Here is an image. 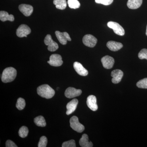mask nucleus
<instances>
[{"instance_id": "f257e3e1", "label": "nucleus", "mask_w": 147, "mask_h": 147, "mask_svg": "<svg viewBox=\"0 0 147 147\" xmlns=\"http://www.w3.org/2000/svg\"><path fill=\"white\" fill-rule=\"evenodd\" d=\"M37 92L40 96L47 99L52 98L55 94V91L47 84L40 86L37 88Z\"/></svg>"}, {"instance_id": "f03ea898", "label": "nucleus", "mask_w": 147, "mask_h": 147, "mask_svg": "<svg viewBox=\"0 0 147 147\" xmlns=\"http://www.w3.org/2000/svg\"><path fill=\"white\" fill-rule=\"evenodd\" d=\"M17 71L15 68L9 67L5 68L2 74L1 80L3 83H9L13 81L16 78Z\"/></svg>"}, {"instance_id": "7ed1b4c3", "label": "nucleus", "mask_w": 147, "mask_h": 147, "mask_svg": "<svg viewBox=\"0 0 147 147\" xmlns=\"http://www.w3.org/2000/svg\"><path fill=\"white\" fill-rule=\"evenodd\" d=\"M70 125L71 128L77 132L81 133L85 129V127L79 122V119L76 116H73L70 119Z\"/></svg>"}, {"instance_id": "20e7f679", "label": "nucleus", "mask_w": 147, "mask_h": 147, "mask_svg": "<svg viewBox=\"0 0 147 147\" xmlns=\"http://www.w3.org/2000/svg\"><path fill=\"white\" fill-rule=\"evenodd\" d=\"M107 26L110 28L113 29L116 34L121 36L125 34L124 30L118 23L113 21H110L108 22Z\"/></svg>"}, {"instance_id": "39448f33", "label": "nucleus", "mask_w": 147, "mask_h": 147, "mask_svg": "<svg viewBox=\"0 0 147 147\" xmlns=\"http://www.w3.org/2000/svg\"><path fill=\"white\" fill-rule=\"evenodd\" d=\"M44 42L45 45L48 46V50L51 52H54L59 48V45L57 43L53 40L50 34H47L45 37Z\"/></svg>"}, {"instance_id": "423d86ee", "label": "nucleus", "mask_w": 147, "mask_h": 147, "mask_svg": "<svg viewBox=\"0 0 147 147\" xmlns=\"http://www.w3.org/2000/svg\"><path fill=\"white\" fill-rule=\"evenodd\" d=\"M47 63L51 65L54 67L60 66L63 63L61 56L58 54H53L51 55L50 57V60Z\"/></svg>"}, {"instance_id": "0eeeda50", "label": "nucleus", "mask_w": 147, "mask_h": 147, "mask_svg": "<svg viewBox=\"0 0 147 147\" xmlns=\"http://www.w3.org/2000/svg\"><path fill=\"white\" fill-rule=\"evenodd\" d=\"M31 32V30L28 26L25 24H22L16 30V34L19 37H27V35L30 34Z\"/></svg>"}, {"instance_id": "6e6552de", "label": "nucleus", "mask_w": 147, "mask_h": 147, "mask_svg": "<svg viewBox=\"0 0 147 147\" xmlns=\"http://www.w3.org/2000/svg\"><path fill=\"white\" fill-rule=\"evenodd\" d=\"M83 42L87 47H93L97 43V39L92 35L87 34L83 37Z\"/></svg>"}, {"instance_id": "1a4fd4ad", "label": "nucleus", "mask_w": 147, "mask_h": 147, "mask_svg": "<svg viewBox=\"0 0 147 147\" xmlns=\"http://www.w3.org/2000/svg\"><path fill=\"white\" fill-rule=\"evenodd\" d=\"M55 34L59 41L62 45H66L67 43V40L69 41L71 40L69 34L66 32H61L59 31H57L55 32Z\"/></svg>"}, {"instance_id": "9d476101", "label": "nucleus", "mask_w": 147, "mask_h": 147, "mask_svg": "<svg viewBox=\"0 0 147 147\" xmlns=\"http://www.w3.org/2000/svg\"><path fill=\"white\" fill-rule=\"evenodd\" d=\"M82 93V90L76 89L72 87H69L66 90L65 95L67 98H71L79 96Z\"/></svg>"}, {"instance_id": "9b49d317", "label": "nucleus", "mask_w": 147, "mask_h": 147, "mask_svg": "<svg viewBox=\"0 0 147 147\" xmlns=\"http://www.w3.org/2000/svg\"><path fill=\"white\" fill-rule=\"evenodd\" d=\"M103 67L107 69H110L113 67L115 63L114 58L109 56H105L101 59Z\"/></svg>"}, {"instance_id": "f8f14e48", "label": "nucleus", "mask_w": 147, "mask_h": 147, "mask_svg": "<svg viewBox=\"0 0 147 147\" xmlns=\"http://www.w3.org/2000/svg\"><path fill=\"white\" fill-rule=\"evenodd\" d=\"M111 75L113 77L112 82L113 84H117L121 82L123 76V73L120 69H115L112 71Z\"/></svg>"}, {"instance_id": "ddd939ff", "label": "nucleus", "mask_w": 147, "mask_h": 147, "mask_svg": "<svg viewBox=\"0 0 147 147\" xmlns=\"http://www.w3.org/2000/svg\"><path fill=\"white\" fill-rule=\"evenodd\" d=\"M20 11L26 16H29L31 15L33 11V7L30 5L22 4L18 7Z\"/></svg>"}, {"instance_id": "4468645a", "label": "nucleus", "mask_w": 147, "mask_h": 147, "mask_svg": "<svg viewBox=\"0 0 147 147\" xmlns=\"http://www.w3.org/2000/svg\"><path fill=\"white\" fill-rule=\"evenodd\" d=\"M87 104L88 108L92 111L97 110L98 105L96 102V98L94 95H90L88 96L87 99Z\"/></svg>"}, {"instance_id": "2eb2a0df", "label": "nucleus", "mask_w": 147, "mask_h": 147, "mask_svg": "<svg viewBox=\"0 0 147 147\" xmlns=\"http://www.w3.org/2000/svg\"><path fill=\"white\" fill-rule=\"evenodd\" d=\"M74 68L75 71L79 75L82 76H86L88 72L86 69L84 67L82 64L78 62H75L74 63Z\"/></svg>"}, {"instance_id": "dca6fc26", "label": "nucleus", "mask_w": 147, "mask_h": 147, "mask_svg": "<svg viewBox=\"0 0 147 147\" xmlns=\"http://www.w3.org/2000/svg\"><path fill=\"white\" fill-rule=\"evenodd\" d=\"M78 104V100L76 98L69 102L66 106V115H69L74 112L77 108Z\"/></svg>"}, {"instance_id": "f3484780", "label": "nucleus", "mask_w": 147, "mask_h": 147, "mask_svg": "<svg viewBox=\"0 0 147 147\" xmlns=\"http://www.w3.org/2000/svg\"><path fill=\"white\" fill-rule=\"evenodd\" d=\"M107 47L109 48L110 50L112 51H118L119 50H120L123 47V45L121 42H116L115 41H108L107 43Z\"/></svg>"}, {"instance_id": "a211bd4d", "label": "nucleus", "mask_w": 147, "mask_h": 147, "mask_svg": "<svg viewBox=\"0 0 147 147\" xmlns=\"http://www.w3.org/2000/svg\"><path fill=\"white\" fill-rule=\"evenodd\" d=\"M79 144L82 147H92L93 146L92 142H89L88 136L86 134L82 135L79 140Z\"/></svg>"}, {"instance_id": "6ab92c4d", "label": "nucleus", "mask_w": 147, "mask_h": 147, "mask_svg": "<svg viewBox=\"0 0 147 147\" xmlns=\"http://www.w3.org/2000/svg\"><path fill=\"white\" fill-rule=\"evenodd\" d=\"M143 0H128L127 6L130 9H137L141 6Z\"/></svg>"}, {"instance_id": "aec40b11", "label": "nucleus", "mask_w": 147, "mask_h": 147, "mask_svg": "<svg viewBox=\"0 0 147 147\" xmlns=\"http://www.w3.org/2000/svg\"><path fill=\"white\" fill-rule=\"evenodd\" d=\"M0 19L3 22L7 21L12 22L14 20V17L12 14H9L7 11H0Z\"/></svg>"}, {"instance_id": "412c9836", "label": "nucleus", "mask_w": 147, "mask_h": 147, "mask_svg": "<svg viewBox=\"0 0 147 147\" xmlns=\"http://www.w3.org/2000/svg\"><path fill=\"white\" fill-rule=\"evenodd\" d=\"M53 3L56 5V8L58 9L63 10L67 7V2L66 0H54Z\"/></svg>"}, {"instance_id": "4be33fe9", "label": "nucleus", "mask_w": 147, "mask_h": 147, "mask_svg": "<svg viewBox=\"0 0 147 147\" xmlns=\"http://www.w3.org/2000/svg\"><path fill=\"white\" fill-rule=\"evenodd\" d=\"M34 123L37 126L39 127H45L46 125V123L45 119L42 116H39L36 117L34 119Z\"/></svg>"}, {"instance_id": "5701e85b", "label": "nucleus", "mask_w": 147, "mask_h": 147, "mask_svg": "<svg viewBox=\"0 0 147 147\" xmlns=\"http://www.w3.org/2000/svg\"><path fill=\"white\" fill-rule=\"evenodd\" d=\"M67 4L70 8L74 9L79 8L81 5L80 3L78 0H68Z\"/></svg>"}, {"instance_id": "b1692460", "label": "nucleus", "mask_w": 147, "mask_h": 147, "mask_svg": "<svg viewBox=\"0 0 147 147\" xmlns=\"http://www.w3.org/2000/svg\"><path fill=\"white\" fill-rule=\"evenodd\" d=\"M29 130L28 127H27L24 126L21 127L19 131H18V134L19 136L21 138H25L28 136V134Z\"/></svg>"}, {"instance_id": "393cba45", "label": "nucleus", "mask_w": 147, "mask_h": 147, "mask_svg": "<svg viewBox=\"0 0 147 147\" xmlns=\"http://www.w3.org/2000/svg\"><path fill=\"white\" fill-rule=\"evenodd\" d=\"M26 106V101L24 98H19L17 100L16 103V107L18 110H23Z\"/></svg>"}, {"instance_id": "a878e982", "label": "nucleus", "mask_w": 147, "mask_h": 147, "mask_svg": "<svg viewBox=\"0 0 147 147\" xmlns=\"http://www.w3.org/2000/svg\"><path fill=\"white\" fill-rule=\"evenodd\" d=\"M137 86L140 88L147 89V78L140 80L137 84Z\"/></svg>"}, {"instance_id": "bb28decb", "label": "nucleus", "mask_w": 147, "mask_h": 147, "mask_svg": "<svg viewBox=\"0 0 147 147\" xmlns=\"http://www.w3.org/2000/svg\"><path fill=\"white\" fill-rule=\"evenodd\" d=\"M47 139L45 136H42L40 139L39 143L38 144V147H45L47 146Z\"/></svg>"}, {"instance_id": "cd10ccee", "label": "nucleus", "mask_w": 147, "mask_h": 147, "mask_svg": "<svg viewBox=\"0 0 147 147\" xmlns=\"http://www.w3.org/2000/svg\"><path fill=\"white\" fill-rule=\"evenodd\" d=\"M62 147H76V144L74 140H71L63 142L62 144Z\"/></svg>"}, {"instance_id": "c85d7f7f", "label": "nucleus", "mask_w": 147, "mask_h": 147, "mask_svg": "<svg viewBox=\"0 0 147 147\" xmlns=\"http://www.w3.org/2000/svg\"><path fill=\"white\" fill-rule=\"evenodd\" d=\"M138 57L140 59L147 60V49H143L141 50L138 54Z\"/></svg>"}, {"instance_id": "c756f323", "label": "nucleus", "mask_w": 147, "mask_h": 147, "mask_svg": "<svg viewBox=\"0 0 147 147\" xmlns=\"http://www.w3.org/2000/svg\"><path fill=\"white\" fill-rule=\"evenodd\" d=\"M114 0H95V2L105 5H108L112 4Z\"/></svg>"}, {"instance_id": "7c9ffc66", "label": "nucleus", "mask_w": 147, "mask_h": 147, "mask_svg": "<svg viewBox=\"0 0 147 147\" xmlns=\"http://www.w3.org/2000/svg\"><path fill=\"white\" fill-rule=\"evenodd\" d=\"M6 147H17L14 142L11 140H7L6 142Z\"/></svg>"}, {"instance_id": "2f4dec72", "label": "nucleus", "mask_w": 147, "mask_h": 147, "mask_svg": "<svg viewBox=\"0 0 147 147\" xmlns=\"http://www.w3.org/2000/svg\"><path fill=\"white\" fill-rule=\"evenodd\" d=\"M146 36H147V26L146 27Z\"/></svg>"}]
</instances>
